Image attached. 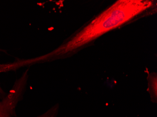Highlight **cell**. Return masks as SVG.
<instances>
[{
  "label": "cell",
  "mask_w": 157,
  "mask_h": 117,
  "mask_svg": "<svg viewBox=\"0 0 157 117\" xmlns=\"http://www.w3.org/2000/svg\"><path fill=\"white\" fill-rule=\"evenodd\" d=\"M59 105L57 104L39 116L36 117H56L59 112Z\"/></svg>",
  "instance_id": "obj_4"
},
{
  "label": "cell",
  "mask_w": 157,
  "mask_h": 117,
  "mask_svg": "<svg viewBox=\"0 0 157 117\" xmlns=\"http://www.w3.org/2000/svg\"><path fill=\"white\" fill-rule=\"evenodd\" d=\"M0 52H4L5 51H4L3 50H2V49H0Z\"/></svg>",
  "instance_id": "obj_6"
},
{
  "label": "cell",
  "mask_w": 157,
  "mask_h": 117,
  "mask_svg": "<svg viewBox=\"0 0 157 117\" xmlns=\"http://www.w3.org/2000/svg\"><path fill=\"white\" fill-rule=\"evenodd\" d=\"M148 91L150 94L151 100L157 102V77L156 73H151L148 75Z\"/></svg>",
  "instance_id": "obj_3"
},
{
  "label": "cell",
  "mask_w": 157,
  "mask_h": 117,
  "mask_svg": "<svg viewBox=\"0 0 157 117\" xmlns=\"http://www.w3.org/2000/svg\"><path fill=\"white\" fill-rule=\"evenodd\" d=\"M153 5L148 0H119L48 53L33 58L34 64L73 56L105 33L127 23Z\"/></svg>",
  "instance_id": "obj_1"
},
{
  "label": "cell",
  "mask_w": 157,
  "mask_h": 117,
  "mask_svg": "<svg viewBox=\"0 0 157 117\" xmlns=\"http://www.w3.org/2000/svg\"><path fill=\"white\" fill-rule=\"evenodd\" d=\"M7 93H5L3 90L2 88V87L0 86V102L3 99V98L6 96Z\"/></svg>",
  "instance_id": "obj_5"
},
{
  "label": "cell",
  "mask_w": 157,
  "mask_h": 117,
  "mask_svg": "<svg viewBox=\"0 0 157 117\" xmlns=\"http://www.w3.org/2000/svg\"><path fill=\"white\" fill-rule=\"evenodd\" d=\"M29 68L16 80L12 88L0 102V117H17L16 108L26 90Z\"/></svg>",
  "instance_id": "obj_2"
}]
</instances>
